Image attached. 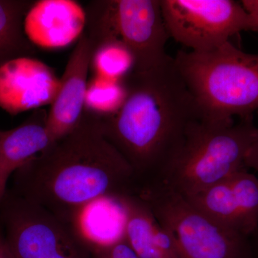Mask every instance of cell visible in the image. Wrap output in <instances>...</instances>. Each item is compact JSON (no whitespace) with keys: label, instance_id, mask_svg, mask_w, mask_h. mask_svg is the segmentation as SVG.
Wrapping results in <instances>:
<instances>
[{"label":"cell","instance_id":"7a4b0ae2","mask_svg":"<svg viewBox=\"0 0 258 258\" xmlns=\"http://www.w3.org/2000/svg\"><path fill=\"white\" fill-rule=\"evenodd\" d=\"M136 189L128 162L105 138L98 118L84 112L71 133L15 171L10 189L71 225L95 200L134 194Z\"/></svg>","mask_w":258,"mask_h":258},{"label":"cell","instance_id":"30bf717a","mask_svg":"<svg viewBox=\"0 0 258 258\" xmlns=\"http://www.w3.org/2000/svg\"><path fill=\"white\" fill-rule=\"evenodd\" d=\"M95 46L83 32L66 64L60 88L47 113L51 144L63 138L79 125L85 110L88 75Z\"/></svg>","mask_w":258,"mask_h":258},{"label":"cell","instance_id":"ac0fdd59","mask_svg":"<svg viewBox=\"0 0 258 258\" xmlns=\"http://www.w3.org/2000/svg\"><path fill=\"white\" fill-rule=\"evenodd\" d=\"M91 252L87 242L74 235L50 244L36 258H91Z\"/></svg>","mask_w":258,"mask_h":258},{"label":"cell","instance_id":"d6986e66","mask_svg":"<svg viewBox=\"0 0 258 258\" xmlns=\"http://www.w3.org/2000/svg\"><path fill=\"white\" fill-rule=\"evenodd\" d=\"M91 258H140L124 238L92 249Z\"/></svg>","mask_w":258,"mask_h":258},{"label":"cell","instance_id":"8992f818","mask_svg":"<svg viewBox=\"0 0 258 258\" xmlns=\"http://www.w3.org/2000/svg\"><path fill=\"white\" fill-rule=\"evenodd\" d=\"M169 37L195 52L216 50L242 31L255 32L241 2L160 0Z\"/></svg>","mask_w":258,"mask_h":258},{"label":"cell","instance_id":"5bb4252c","mask_svg":"<svg viewBox=\"0 0 258 258\" xmlns=\"http://www.w3.org/2000/svg\"><path fill=\"white\" fill-rule=\"evenodd\" d=\"M71 225L91 251L125 237L124 212L117 198L95 200L79 212Z\"/></svg>","mask_w":258,"mask_h":258},{"label":"cell","instance_id":"3957f363","mask_svg":"<svg viewBox=\"0 0 258 258\" xmlns=\"http://www.w3.org/2000/svg\"><path fill=\"white\" fill-rule=\"evenodd\" d=\"M257 134L252 116L237 123L200 118L188 129L182 147L157 181L183 197L208 189L247 169L244 161Z\"/></svg>","mask_w":258,"mask_h":258},{"label":"cell","instance_id":"e0dca14e","mask_svg":"<svg viewBox=\"0 0 258 258\" xmlns=\"http://www.w3.org/2000/svg\"><path fill=\"white\" fill-rule=\"evenodd\" d=\"M134 67L132 52L118 39L108 40L97 46L91 59L93 76L122 81Z\"/></svg>","mask_w":258,"mask_h":258},{"label":"cell","instance_id":"277c9868","mask_svg":"<svg viewBox=\"0 0 258 258\" xmlns=\"http://www.w3.org/2000/svg\"><path fill=\"white\" fill-rule=\"evenodd\" d=\"M174 58L203 118H248L258 111V55L227 42L210 52L180 50Z\"/></svg>","mask_w":258,"mask_h":258},{"label":"cell","instance_id":"4fadbf2b","mask_svg":"<svg viewBox=\"0 0 258 258\" xmlns=\"http://www.w3.org/2000/svg\"><path fill=\"white\" fill-rule=\"evenodd\" d=\"M125 215V239L140 258H179L172 239L142 199L117 197Z\"/></svg>","mask_w":258,"mask_h":258},{"label":"cell","instance_id":"8fae6325","mask_svg":"<svg viewBox=\"0 0 258 258\" xmlns=\"http://www.w3.org/2000/svg\"><path fill=\"white\" fill-rule=\"evenodd\" d=\"M86 27V10L74 0L34 1L24 20L30 42L49 50L64 48L79 40Z\"/></svg>","mask_w":258,"mask_h":258},{"label":"cell","instance_id":"52a82bcc","mask_svg":"<svg viewBox=\"0 0 258 258\" xmlns=\"http://www.w3.org/2000/svg\"><path fill=\"white\" fill-rule=\"evenodd\" d=\"M110 11L115 37L133 55L132 71L145 72L169 58L160 0H110Z\"/></svg>","mask_w":258,"mask_h":258},{"label":"cell","instance_id":"44dd1931","mask_svg":"<svg viewBox=\"0 0 258 258\" xmlns=\"http://www.w3.org/2000/svg\"><path fill=\"white\" fill-rule=\"evenodd\" d=\"M240 2L253 20L255 32H258V0H242Z\"/></svg>","mask_w":258,"mask_h":258},{"label":"cell","instance_id":"5b68a950","mask_svg":"<svg viewBox=\"0 0 258 258\" xmlns=\"http://www.w3.org/2000/svg\"><path fill=\"white\" fill-rule=\"evenodd\" d=\"M134 195L170 235L179 258H257L251 238L217 223L161 181L145 185Z\"/></svg>","mask_w":258,"mask_h":258},{"label":"cell","instance_id":"7c38bea8","mask_svg":"<svg viewBox=\"0 0 258 258\" xmlns=\"http://www.w3.org/2000/svg\"><path fill=\"white\" fill-rule=\"evenodd\" d=\"M47 113L44 108L35 110L18 126L0 130V201L8 189L10 176L50 145Z\"/></svg>","mask_w":258,"mask_h":258},{"label":"cell","instance_id":"7402d4cb","mask_svg":"<svg viewBox=\"0 0 258 258\" xmlns=\"http://www.w3.org/2000/svg\"><path fill=\"white\" fill-rule=\"evenodd\" d=\"M0 258H15L0 227Z\"/></svg>","mask_w":258,"mask_h":258},{"label":"cell","instance_id":"ffe728a7","mask_svg":"<svg viewBox=\"0 0 258 258\" xmlns=\"http://www.w3.org/2000/svg\"><path fill=\"white\" fill-rule=\"evenodd\" d=\"M244 164L247 169H253L258 172V134L247 153Z\"/></svg>","mask_w":258,"mask_h":258},{"label":"cell","instance_id":"ba28073f","mask_svg":"<svg viewBox=\"0 0 258 258\" xmlns=\"http://www.w3.org/2000/svg\"><path fill=\"white\" fill-rule=\"evenodd\" d=\"M217 223L252 238L258 232V179L248 169L184 197Z\"/></svg>","mask_w":258,"mask_h":258},{"label":"cell","instance_id":"6da1fadb","mask_svg":"<svg viewBox=\"0 0 258 258\" xmlns=\"http://www.w3.org/2000/svg\"><path fill=\"white\" fill-rule=\"evenodd\" d=\"M123 81V104L98 120L105 138L132 168L137 191L159 179L203 115L171 56L149 71H132Z\"/></svg>","mask_w":258,"mask_h":258},{"label":"cell","instance_id":"2e32d148","mask_svg":"<svg viewBox=\"0 0 258 258\" xmlns=\"http://www.w3.org/2000/svg\"><path fill=\"white\" fill-rule=\"evenodd\" d=\"M126 96L123 80L113 81L93 76L88 81L85 100V113L103 119L119 110Z\"/></svg>","mask_w":258,"mask_h":258},{"label":"cell","instance_id":"9c48e42d","mask_svg":"<svg viewBox=\"0 0 258 258\" xmlns=\"http://www.w3.org/2000/svg\"><path fill=\"white\" fill-rule=\"evenodd\" d=\"M60 79L55 71L33 57H21L0 66V108L10 115L52 104Z\"/></svg>","mask_w":258,"mask_h":258},{"label":"cell","instance_id":"603a6c76","mask_svg":"<svg viewBox=\"0 0 258 258\" xmlns=\"http://www.w3.org/2000/svg\"><path fill=\"white\" fill-rule=\"evenodd\" d=\"M251 242L256 257L258 258V232L251 238Z\"/></svg>","mask_w":258,"mask_h":258},{"label":"cell","instance_id":"9a60e30c","mask_svg":"<svg viewBox=\"0 0 258 258\" xmlns=\"http://www.w3.org/2000/svg\"><path fill=\"white\" fill-rule=\"evenodd\" d=\"M34 1L0 0V66L36 53L24 31V20Z\"/></svg>","mask_w":258,"mask_h":258}]
</instances>
